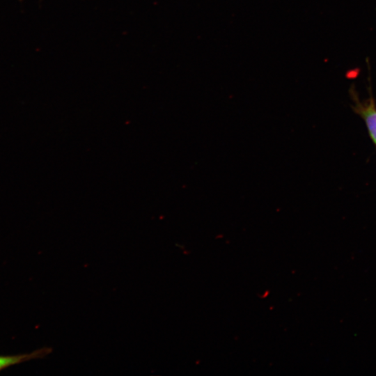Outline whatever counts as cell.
Returning <instances> with one entry per match:
<instances>
[{"instance_id": "cell-1", "label": "cell", "mask_w": 376, "mask_h": 376, "mask_svg": "<svg viewBox=\"0 0 376 376\" xmlns=\"http://www.w3.org/2000/svg\"><path fill=\"white\" fill-rule=\"evenodd\" d=\"M354 99L357 101L354 110L365 120L370 136L376 145V107L373 98L371 97L366 102H360L354 96Z\"/></svg>"}, {"instance_id": "cell-2", "label": "cell", "mask_w": 376, "mask_h": 376, "mask_svg": "<svg viewBox=\"0 0 376 376\" xmlns=\"http://www.w3.org/2000/svg\"><path fill=\"white\" fill-rule=\"evenodd\" d=\"M48 348H45L33 351L29 354H17L13 356H0V370L32 359L42 357L48 354Z\"/></svg>"}]
</instances>
